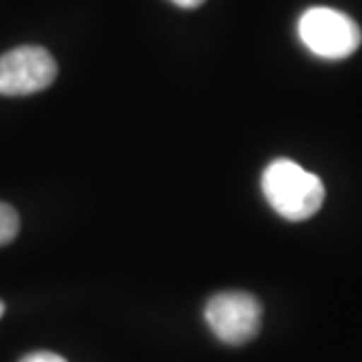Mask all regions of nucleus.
I'll return each mask as SVG.
<instances>
[{
	"instance_id": "f257e3e1",
	"label": "nucleus",
	"mask_w": 362,
	"mask_h": 362,
	"mask_svg": "<svg viewBox=\"0 0 362 362\" xmlns=\"http://www.w3.org/2000/svg\"><path fill=\"white\" fill-rule=\"evenodd\" d=\"M262 192L270 207L288 221L312 218L324 204V183L318 175L290 159H276L262 175Z\"/></svg>"
},
{
	"instance_id": "f03ea898",
	"label": "nucleus",
	"mask_w": 362,
	"mask_h": 362,
	"mask_svg": "<svg viewBox=\"0 0 362 362\" xmlns=\"http://www.w3.org/2000/svg\"><path fill=\"white\" fill-rule=\"evenodd\" d=\"M298 37L312 54L328 61H340L358 51L362 30L346 13L328 6H314L300 16Z\"/></svg>"
},
{
	"instance_id": "7ed1b4c3",
	"label": "nucleus",
	"mask_w": 362,
	"mask_h": 362,
	"mask_svg": "<svg viewBox=\"0 0 362 362\" xmlns=\"http://www.w3.org/2000/svg\"><path fill=\"white\" fill-rule=\"evenodd\" d=\"M262 304L247 292H220L207 302L206 322L221 342L240 346L258 337Z\"/></svg>"
},
{
	"instance_id": "20e7f679",
	"label": "nucleus",
	"mask_w": 362,
	"mask_h": 362,
	"mask_svg": "<svg viewBox=\"0 0 362 362\" xmlns=\"http://www.w3.org/2000/svg\"><path fill=\"white\" fill-rule=\"evenodd\" d=\"M54 78L57 63L42 47H16L0 57V95H33L47 89Z\"/></svg>"
},
{
	"instance_id": "39448f33",
	"label": "nucleus",
	"mask_w": 362,
	"mask_h": 362,
	"mask_svg": "<svg viewBox=\"0 0 362 362\" xmlns=\"http://www.w3.org/2000/svg\"><path fill=\"white\" fill-rule=\"evenodd\" d=\"M18 214L14 211V207L0 202V246L13 242L18 233Z\"/></svg>"
},
{
	"instance_id": "423d86ee",
	"label": "nucleus",
	"mask_w": 362,
	"mask_h": 362,
	"mask_svg": "<svg viewBox=\"0 0 362 362\" xmlns=\"http://www.w3.org/2000/svg\"><path fill=\"white\" fill-rule=\"evenodd\" d=\"M21 362H66L63 356L54 354V352H30L26 354Z\"/></svg>"
},
{
	"instance_id": "0eeeda50",
	"label": "nucleus",
	"mask_w": 362,
	"mask_h": 362,
	"mask_svg": "<svg viewBox=\"0 0 362 362\" xmlns=\"http://www.w3.org/2000/svg\"><path fill=\"white\" fill-rule=\"evenodd\" d=\"M171 2L181 8H197L199 4H204V0H171Z\"/></svg>"
},
{
	"instance_id": "6e6552de",
	"label": "nucleus",
	"mask_w": 362,
	"mask_h": 362,
	"mask_svg": "<svg viewBox=\"0 0 362 362\" xmlns=\"http://www.w3.org/2000/svg\"><path fill=\"white\" fill-rule=\"evenodd\" d=\"M2 314H4V304L0 302V316H2Z\"/></svg>"
}]
</instances>
